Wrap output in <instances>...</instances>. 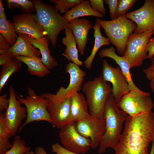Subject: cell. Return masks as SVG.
<instances>
[{"mask_svg": "<svg viewBox=\"0 0 154 154\" xmlns=\"http://www.w3.org/2000/svg\"><path fill=\"white\" fill-rule=\"evenodd\" d=\"M125 123L115 154H149V147L154 138V113L128 115Z\"/></svg>", "mask_w": 154, "mask_h": 154, "instance_id": "cell-1", "label": "cell"}, {"mask_svg": "<svg viewBox=\"0 0 154 154\" xmlns=\"http://www.w3.org/2000/svg\"><path fill=\"white\" fill-rule=\"evenodd\" d=\"M127 116V114L119 108L111 94L106 104L104 116L106 131L100 140L99 153H104L108 148L114 149L119 142L122 125Z\"/></svg>", "mask_w": 154, "mask_h": 154, "instance_id": "cell-2", "label": "cell"}, {"mask_svg": "<svg viewBox=\"0 0 154 154\" xmlns=\"http://www.w3.org/2000/svg\"><path fill=\"white\" fill-rule=\"evenodd\" d=\"M36 9L37 21L44 30L54 48L60 32L68 27L69 22L61 15L54 6L39 0L31 1Z\"/></svg>", "mask_w": 154, "mask_h": 154, "instance_id": "cell-3", "label": "cell"}, {"mask_svg": "<svg viewBox=\"0 0 154 154\" xmlns=\"http://www.w3.org/2000/svg\"><path fill=\"white\" fill-rule=\"evenodd\" d=\"M86 96L89 113L95 117L104 119L106 104L112 88L102 76L85 82L82 88Z\"/></svg>", "mask_w": 154, "mask_h": 154, "instance_id": "cell-4", "label": "cell"}, {"mask_svg": "<svg viewBox=\"0 0 154 154\" xmlns=\"http://www.w3.org/2000/svg\"><path fill=\"white\" fill-rule=\"evenodd\" d=\"M96 23L103 29L111 43L116 47L118 53L123 56L128 37L137 28L136 24L127 19L125 14L111 21L97 18Z\"/></svg>", "mask_w": 154, "mask_h": 154, "instance_id": "cell-5", "label": "cell"}, {"mask_svg": "<svg viewBox=\"0 0 154 154\" xmlns=\"http://www.w3.org/2000/svg\"><path fill=\"white\" fill-rule=\"evenodd\" d=\"M27 94L25 98L16 95L17 99L25 105L27 110L26 120L19 132L27 124L34 121H45L50 124L51 122L47 108L48 100L41 94L38 95L34 90L30 88H28Z\"/></svg>", "mask_w": 154, "mask_h": 154, "instance_id": "cell-6", "label": "cell"}, {"mask_svg": "<svg viewBox=\"0 0 154 154\" xmlns=\"http://www.w3.org/2000/svg\"><path fill=\"white\" fill-rule=\"evenodd\" d=\"M154 33V29H152L141 34L132 33L129 36L123 56L128 62L131 68L140 66L143 63L147 55V44Z\"/></svg>", "mask_w": 154, "mask_h": 154, "instance_id": "cell-7", "label": "cell"}, {"mask_svg": "<svg viewBox=\"0 0 154 154\" xmlns=\"http://www.w3.org/2000/svg\"><path fill=\"white\" fill-rule=\"evenodd\" d=\"M65 70L70 76V82L67 87H61L55 94L46 92L41 94L42 95L53 102H60L71 97L82 89L84 78L86 75L85 72L80 69L78 66L71 62L66 65Z\"/></svg>", "mask_w": 154, "mask_h": 154, "instance_id": "cell-8", "label": "cell"}, {"mask_svg": "<svg viewBox=\"0 0 154 154\" xmlns=\"http://www.w3.org/2000/svg\"><path fill=\"white\" fill-rule=\"evenodd\" d=\"M119 108L128 116H135L151 111L154 104L150 95L130 91L117 103Z\"/></svg>", "mask_w": 154, "mask_h": 154, "instance_id": "cell-9", "label": "cell"}, {"mask_svg": "<svg viewBox=\"0 0 154 154\" xmlns=\"http://www.w3.org/2000/svg\"><path fill=\"white\" fill-rule=\"evenodd\" d=\"M59 136L62 146L70 151L84 154L91 148L90 140L78 133L74 122L69 123L60 128Z\"/></svg>", "mask_w": 154, "mask_h": 154, "instance_id": "cell-10", "label": "cell"}, {"mask_svg": "<svg viewBox=\"0 0 154 154\" xmlns=\"http://www.w3.org/2000/svg\"><path fill=\"white\" fill-rule=\"evenodd\" d=\"M76 128L78 133L91 140L90 148L96 149L106 131L104 119L97 118L90 115L84 119L74 122Z\"/></svg>", "mask_w": 154, "mask_h": 154, "instance_id": "cell-11", "label": "cell"}, {"mask_svg": "<svg viewBox=\"0 0 154 154\" xmlns=\"http://www.w3.org/2000/svg\"><path fill=\"white\" fill-rule=\"evenodd\" d=\"M102 73L103 79L112 84V94L117 103L130 91L128 84L119 66L113 67L104 59Z\"/></svg>", "mask_w": 154, "mask_h": 154, "instance_id": "cell-12", "label": "cell"}, {"mask_svg": "<svg viewBox=\"0 0 154 154\" xmlns=\"http://www.w3.org/2000/svg\"><path fill=\"white\" fill-rule=\"evenodd\" d=\"M9 104L5 114L6 126L9 132L13 136L17 132L18 128L23 120L27 117V110L25 107L17 99L13 88H9Z\"/></svg>", "mask_w": 154, "mask_h": 154, "instance_id": "cell-13", "label": "cell"}, {"mask_svg": "<svg viewBox=\"0 0 154 154\" xmlns=\"http://www.w3.org/2000/svg\"><path fill=\"white\" fill-rule=\"evenodd\" d=\"M125 15L136 24L134 33L141 34L154 29V0H145L141 7L127 13Z\"/></svg>", "mask_w": 154, "mask_h": 154, "instance_id": "cell-14", "label": "cell"}, {"mask_svg": "<svg viewBox=\"0 0 154 154\" xmlns=\"http://www.w3.org/2000/svg\"><path fill=\"white\" fill-rule=\"evenodd\" d=\"M12 20L16 34H25L36 39L47 36V33L39 24L34 14L22 13L14 15Z\"/></svg>", "mask_w": 154, "mask_h": 154, "instance_id": "cell-15", "label": "cell"}, {"mask_svg": "<svg viewBox=\"0 0 154 154\" xmlns=\"http://www.w3.org/2000/svg\"><path fill=\"white\" fill-rule=\"evenodd\" d=\"M71 97L58 102L47 99V110L51 120V124L53 127L60 129L70 122Z\"/></svg>", "mask_w": 154, "mask_h": 154, "instance_id": "cell-16", "label": "cell"}, {"mask_svg": "<svg viewBox=\"0 0 154 154\" xmlns=\"http://www.w3.org/2000/svg\"><path fill=\"white\" fill-rule=\"evenodd\" d=\"M115 49L113 46L101 50L98 54L101 58L107 57L114 60L119 65L122 73L125 78L128 84L130 91H133L141 94L149 95V92H145L140 90L133 82L130 72L129 64L123 56H119L115 52Z\"/></svg>", "mask_w": 154, "mask_h": 154, "instance_id": "cell-17", "label": "cell"}, {"mask_svg": "<svg viewBox=\"0 0 154 154\" xmlns=\"http://www.w3.org/2000/svg\"><path fill=\"white\" fill-rule=\"evenodd\" d=\"M68 27L72 31L78 45L80 54L84 55L85 48L88 40V32L93 27L90 22L88 19H76L69 22Z\"/></svg>", "mask_w": 154, "mask_h": 154, "instance_id": "cell-18", "label": "cell"}, {"mask_svg": "<svg viewBox=\"0 0 154 154\" xmlns=\"http://www.w3.org/2000/svg\"><path fill=\"white\" fill-rule=\"evenodd\" d=\"M17 41L11 47L9 51L13 56H21L40 59L41 53L39 50L35 48L31 43L29 35L23 34H19Z\"/></svg>", "mask_w": 154, "mask_h": 154, "instance_id": "cell-19", "label": "cell"}, {"mask_svg": "<svg viewBox=\"0 0 154 154\" xmlns=\"http://www.w3.org/2000/svg\"><path fill=\"white\" fill-rule=\"evenodd\" d=\"M71 98L70 123L80 121L90 115L86 99L82 94L76 93Z\"/></svg>", "mask_w": 154, "mask_h": 154, "instance_id": "cell-20", "label": "cell"}, {"mask_svg": "<svg viewBox=\"0 0 154 154\" xmlns=\"http://www.w3.org/2000/svg\"><path fill=\"white\" fill-rule=\"evenodd\" d=\"M29 38L32 45L40 51L41 60L48 69H52L57 66V62L51 55V52L48 48L50 40L47 36L36 39L29 35Z\"/></svg>", "mask_w": 154, "mask_h": 154, "instance_id": "cell-21", "label": "cell"}, {"mask_svg": "<svg viewBox=\"0 0 154 154\" xmlns=\"http://www.w3.org/2000/svg\"><path fill=\"white\" fill-rule=\"evenodd\" d=\"M65 34V36L63 37L61 40L66 46L62 55L79 66H82L83 62L79 59L77 43L72 30L68 27L66 28Z\"/></svg>", "mask_w": 154, "mask_h": 154, "instance_id": "cell-22", "label": "cell"}, {"mask_svg": "<svg viewBox=\"0 0 154 154\" xmlns=\"http://www.w3.org/2000/svg\"><path fill=\"white\" fill-rule=\"evenodd\" d=\"M69 22L84 16H92L102 18L104 15L94 10L92 7L90 1L82 0L79 4L71 8L63 16Z\"/></svg>", "mask_w": 154, "mask_h": 154, "instance_id": "cell-23", "label": "cell"}, {"mask_svg": "<svg viewBox=\"0 0 154 154\" xmlns=\"http://www.w3.org/2000/svg\"><path fill=\"white\" fill-rule=\"evenodd\" d=\"M13 57L27 65V71L32 75L42 78L50 72V70L43 63L41 58L37 59L21 56H16Z\"/></svg>", "mask_w": 154, "mask_h": 154, "instance_id": "cell-24", "label": "cell"}, {"mask_svg": "<svg viewBox=\"0 0 154 154\" xmlns=\"http://www.w3.org/2000/svg\"><path fill=\"white\" fill-rule=\"evenodd\" d=\"M100 27V26L96 23L92 27L94 30V44L90 55L83 62L85 68L88 69L91 68L96 53L100 48L104 45H109L111 43L108 38H106L102 35Z\"/></svg>", "mask_w": 154, "mask_h": 154, "instance_id": "cell-25", "label": "cell"}, {"mask_svg": "<svg viewBox=\"0 0 154 154\" xmlns=\"http://www.w3.org/2000/svg\"><path fill=\"white\" fill-rule=\"evenodd\" d=\"M22 64L15 58H13L2 66L0 74V92L11 76L17 72L21 68Z\"/></svg>", "mask_w": 154, "mask_h": 154, "instance_id": "cell-26", "label": "cell"}, {"mask_svg": "<svg viewBox=\"0 0 154 154\" xmlns=\"http://www.w3.org/2000/svg\"><path fill=\"white\" fill-rule=\"evenodd\" d=\"M0 33L7 40L11 47L14 45L18 36L11 20L0 18Z\"/></svg>", "mask_w": 154, "mask_h": 154, "instance_id": "cell-27", "label": "cell"}, {"mask_svg": "<svg viewBox=\"0 0 154 154\" xmlns=\"http://www.w3.org/2000/svg\"><path fill=\"white\" fill-rule=\"evenodd\" d=\"M7 8L13 11L15 8L20 9L23 13H31L36 11L35 6L31 1L28 0H6Z\"/></svg>", "mask_w": 154, "mask_h": 154, "instance_id": "cell-28", "label": "cell"}, {"mask_svg": "<svg viewBox=\"0 0 154 154\" xmlns=\"http://www.w3.org/2000/svg\"><path fill=\"white\" fill-rule=\"evenodd\" d=\"M31 148L26 146L25 141L19 135H15L11 148L5 154H24L31 151Z\"/></svg>", "mask_w": 154, "mask_h": 154, "instance_id": "cell-29", "label": "cell"}, {"mask_svg": "<svg viewBox=\"0 0 154 154\" xmlns=\"http://www.w3.org/2000/svg\"><path fill=\"white\" fill-rule=\"evenodd\" d=\"M82 0H50L55 8L62 14L66 13L70 8H73L80 4Z\"/></svg>", "mask_w": 154, "mask_h": 154, "instance_id": "cell-30", "label": "cell"}, {"mask_svg": "<svg viewBox=\"0 0 154 154\" xmlns=\"http://www.w3.org/2000/svg\"><path fill=\"white\" fill-rule=\"evenodd\" d=\"M137 1L136 0H119L116 12V18L125 15L134 4Z\"/></svg>", "mask_w": 154, "mask_h": 154, "instance_id": "cell-31", "label": "cell"}, {"mask_svg": "<svg viewBox=\"0 0 154 154\" xmlns=\"http://www.w3.org/2000/svg\"><path fill=\"white\" fill-rule=\"evenodd\" d=\"M12 136L9 132L6 126L5 114L0 112V138H10Z\"/></svg>", "mask_w": 154, "mask_h": 154, "instance_id": "cell-32", "label": "cell"}, {"mask_svg": "<svg viewBox=\"0 0 154 154\" xmlns=\"http://www.w3.org/2000/svg\"><path fill=\"white\" fill-rule=\"evenodd\" d=\"M90 4L92 8L96 12L104 15L106 13L103 0H90Z\"/></svg>", "mask_w": 154, "mask_h": 154, "instance_id": "cell-33", "label": "cell"}, {"mask_svg": "<svg viewBox=\"0 0 154 154\" xmlns=\"http://www.w3.org/2000/svg\"><path fill=\"white\" fill-rule=\"evenodd\" d=\"M118 0H105L104 3L107 4L109 8L110 15L111 20L116 18V12L118 4Z\"/></svg>", "mask_w": 154, "mask_h": 154, "instance_id": "cell-34", "label": "cell"}, {"mask_svg": "<svg viewBox=\"0 0 154 154\" xmlns=\"http://www.w3.org/2000/svg\"><path fill=\"white\" fill-rule=\"evenodd\" d=\"M51 149L52 151L56 154H81L69 151L57 143L52 145Z\"/></svg>", "mask_w": 154, "mask_h": 154, "instance_id": "cell-35", "label": "cell"}, {"mask_svg": "<svg viewBox=\"0 0 154 154\" xmlns=\"http://www.w3.org/2000/svg\"><path fill=\"white\" fill-rule=\"evenodd\" d=\"M8 137L0 138V154H5L12 147Z\"/></svg>", "mask_w": 154, "mask_h": 154, "instance_id": "cell-36", "label": "cell"}, {"mask_svg": "<svg viewBox=\"0 0 154 154\" xmlns=\"http://www.w3.org/2000/svg\"><path fill=\"white\" fill-rule=\"evenodd\" d=\"M146 78L150 81L154 80V58L151 59L150 66L147 68L143 70Z\"/></svg>", "mask_w": 154, "mask_h": 154, "instance_id": "cell-37", "label": "cell"}, {"mask_svg": "<svg viewBox=\"0 0 154 154\" xmlns=\"http://www.w3.org/2000/svg\"><path fill=\"white\" fill-rule=\"evenodd\" d=\"M146 51L148 53L146 59H152L154 56V37L150 38L147 44Z\"/></svg>", "mask_w": 154, "mask_h": 154, "instance_id": "cell-38", "label": "cell"}, {"mask_svg": "<svg viewBox=\"0 0 154 154\" xmlns=\"http://www.w3.org/2000/svg\"><path fill=\"white\" fill-rule=\"evenodd\" d=\"M11 47L7 40L0 34V54H4L9 51Z\"/></svg>", "mask_w": 154, "mask_h": 154, "instance_id": "cell-39", "label": "cell"}, {"mask_svg": "<svg viewBox=\"0 0 154 154\" xmlns=\"http://www.w3.org/2000/svg\"><path fill=\"white\" fill-rule=\"evenodd\" d=\"M7 95L4 94L0 96V112H2L5 110L7 109L9 104V98L7 99Z\"/></svg>", "mask_w": 154, "mask_h": 154, "instance_id": "cell-40", "label": "cell"}, {"mask_svg": "<svg viewBox=\"0 0 154 154\" xmlns=\"http://www.w3.org/2000/svg\"><path fill=\"white\" fill-rule=\"evenodd\" d=\"M13 57L8 51L0 55V65L2 66L10 61Z\"/></svg>", "mask_w": 154, "mask_h": 154, "instance_id": "cell-41", "label": "cell"}, {"mask_svg": "<svg viewBox=\"0 0 154 154\" xmlns=\"http://www.w3.org/2000/svg\"><path fill=\"white\" fill-rule=\"evenodd\" d=\"M34 153L35 154H48L45 149L41 146L35 148Z\"/></svg>", "mask_w": 154, "mask_h": 154, "instance_id": "cell-42", "label": "cell"}, {"mask_svg": "<svg viewBox=\"0 0 154 154\" xmlns=\"http://www.w3.org/2000/svg\"><path fill=\"white\" fill-rule=\"evenodd\" d=\"M0 18L6 19L2 0H0Z\"/></svg>", "mask_w": 154, "mask_h": 154, "instance_id": "cell-43", "label": "cell"}, {"mask_svg": "<svg viewBox=\"0 0 154 154\" xmlns=\"http://www.w3.org/2000/svg\"><path fill=\"white\" fill-rule=\"evenodd\" d=\"M150 86L151 91L154 94V80L150 81Z\"/></svg>", "mask_w": 154, "mask_h": 154, "instance_id": "cell-44", "label": "cell"}, {"mask_svg": "<svg viewBox=\"0 0 154 154\" xmlns=\"http://www.w3.org/2000/svg\"><path fill=\"white\" fill-rule=\"evenodd\" d=\"M152 144L151 151L149 154H154V138L152 142Z\"/></svg>", "mask_w": 154, "mask_h": 154, "instance_id": "cell-45", "label": "cell"}, {"mask_svg": "<svg viewBox=\"0 0 154 154\" xmlns=\"http://www.w3.org/2000/svg\"><path fill=\"white\" fill-rule=\"evenodd\" d=\"M24 154H35L34 152L30 151H29L27 152Z\"/></svg>", "mask_w": 154, "mask_h": 154, "instance_id": "cell-46", "label": "cell"}]
</instances>
